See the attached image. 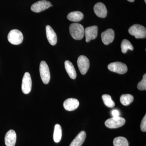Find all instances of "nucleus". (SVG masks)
Instances as JSON below:
<instances>
[{"mask_svg":"<svg viewBox=\"0 0 146 146\" xmlns=\"http://www.w3.org/2000/svg\"><path fill=\"white\" fill-rule=\"evenodd\" d=\"M70 32L71 36L76 40H80L83 38L84 35V29L81 24L72 23L70 25Z\"/></svg>","mask_w":146,"mask_h":146,"instance_id":"1","label":"nucleus"},{"mask_svg":"<svg viewBox=\"0 0 146 146\" xmlns=\"http://www.w3.org/2000/svg\"><path fill=\"white\" fill-rule=\"evenodd\" d=\"M128 31L131 35L134 36L136 39L146 38V29L141 25L138 24L133 25L130 27Z\"/></svg>","mask_w":146,"mask_h":146,"instance_id":"2","label":"nucleus"},{"mask_svg":"<svg viewBox=\"0 0 146 146\" xmlns=\"http://www.w3.org/2000/svg\"><path fill=\"white\" fill-rule=\"evenodd\" d=\"M9 42L13 45H19L23 40V35L20 31L13 29L9 32L7 36Z\"/></svg>","mask_w":146,"mask_h":146,"instance_id":"3","label":"nucleus"},{"mask_svg":"<svg viewBox=\"0 0 146 146\" xmlns=\"http://www.w3.org/2000/svg\"><path fill=\"white\" fill-rule=\"evenodd\" d=\"M39 72L43 83L48 84L50 79L49 68L45 61H42L39 65Z\"/></svg>","mask_w":146,"mask_h":146,"instance_id":"4","label":"nucleus"},{"mask_svg":"<svg viewBox=\"0 0 146 146\" xmlns=\"http://www.w3.org/2000/svg\"><path fill=\"white\" fill-rule=\"evenodd\" d=\"M124 118L121 117H116L108 119L106 121L105 125L107 127L110 129L117 128L121 127L125 124Z\"/></svg>","mask_w":146,"mask_h":146,"instance_id":"5","label":"nucleus"},{"mask_svg":"<svg viewBox=\"0 0 146 146\" xmlns=\"http://www.w3.org/2000/svg\"><path fill=\"white\" fill-rule=\"evenodd\" d=\"M108 70L111 72L123 74L127 71V67L124 63L120 62L110 63L108 66Z\"/></svg>","mask_w":146,"mask_h":146,"instance_id":"6","label":"nucleus"},{"mask_svg":"<svg viewBox=\"0 0 146 146\" xmlns=\"http://www.w3.org/2000/svg\"><path fill=\"white\" fill-rule=\"evenodd\" d=\"M51 3L48 1L42 0L33 4L31 7L32 11L35 13H39L45 10L51 6Z\"/></svg>","mask_w":146,"mask_h":146,"instance_id":"7","label":"nucleus"},{"mask_svg":"<svg viewBox=\"0 0 146 146\" xmlns=\"http://www.w3.org/2000/svg\"><path fill=\"white\" fill-rule=\"evenodd\" d=\"M77 64L79 70L82 74H85L89 70L90 66L89 59L85 56H80L78 59Z\"/></svg>","mask_w":146,"mask_h":146,"instance_id":"8","label":"nucleus"},{"mask_svg":"<svg viewBox=\"0 0 146 146\" xmlns=\"http://www.w3.org/2000/svg\"><path fill=\"white\" fill-rule=\"evenodd\" d=\"M32 80L30 74L29 72L25 73L22 84V90L25 94H29L32 89Z\"/></svg>","mask_w":146,"mask_h":146,"instance_id":"9","label":"nucleus"},{"mask_svg":"<svg viewBox=\"0 0 146 146\" xmlns=\"http://www.w3.org/2000/svg\"><path fill=\"white\" fill-rule=\"evenodd\" d=\"M98 34V27L96 26L88 27L84 29L86 41L89 42L96 38Z\"/></svg>","mask_w":146,"mask_h":146,"instance_id":"10","label":"nucleus"},{"mask_svg":"<svg viewBox=\"0 0 146 146\" xmlns=\"http://www.w3.org/2000/svg\"><path fill=\"white\" fill-rule=\"evenodd\" d=\"M115 32L112 29H109L103 32L101 34L102 40L105 45L112 43L115 38Z\"/></svg>","mask_w":146,"mask_h":146,"instance_id":"11","label":"nucleus"},{"mask_svg":"<svg viewBox=\"0 0 146 146\" xmlns=\"http://www.w3.org/2000/svg\"><path fill=\"white\" fill-rule=\"evenodd\" d=\"M94 11L96 15L100 18H104L107 14V10L104 4L98 3L94 7Z\"/></svg>","mask_w":146,"mask_h":146,"instance_id":"12","label":"nucleus"},{"mask_svg":"<svg viewBox=\"0 0 146 146\" xmlns=\"http://www.w3.org/2000/svg\"><path fill=\"white\" fill-rule=\"evenodd\" d=\"M46 30L47 38L49 43L52 46L56 44L57 42V35L54 30L49 25L46 26Z\"/></svg>","mask_w":146,"mask_h":146,"instance_id":"13","label":"nucleus"},{"mask_svg":"<svg viewBox=\"0 0 146 146\" xmlns=\"http://www.w3.org/2000/svg\"><path fill=\"white\" fill-rule=\"evenodd\" d=\"M16 134L15 131L11 129L6 134L5 142L6 146H15L16 142Z\"/></svg>","mask_w":146,"mask_h":146,"instance_id":"14","label":"nucleus"},{"mask_svg":"<svg viewBox=\"0 0 146 146\" xmlns=\"http://www.w3.org/2000/svg\"><path fill=\"white\" fill-rule=\"evenodd\" d=\"M79 106L78 100L75 98H69L63 103V107L68 111H73L76 109Z\"/></svg>","mask_w":146,"mask_h":146,"instance_id":"15","label":"nucleus"},{"mask_svg":"<svg viewBox=\"0 0 146 146\" xmlns=\"http://www.w3.org/2000/svg\"><path fill=\"white\" fill-rule=\"evenodd\" d=\"M86 138V132L84 131H81L73 140L70 146H81L85 141Z\"/></svg>","mask_w":146,"mask_h":146,"instance_id":"16","label":"nucleus"},{"mask_svg":"<svg viewBox=\"0 0 146 146\" xmlns=\"http://www.w3.org/2000/svg\"><path fill=\"white\" fill-rule=\"evenodd\" d=\"M65 70L70 78L72 79H75L77 74L72 63L69 60H66L65 62Z\"/></svg>","mask_w":146,"mask_h":146,"instance_id":"17","label":"nucleus"},{"mask_svg":"<svg viewBox=\"0 0 146 146\" xmlns=\"http://www.w3.org/2000/svg\"><path fill=\"white\" fill-rule=\"evenodd\" d=\"M84 18L83 13L79 11H73L69 13L67 18L69 21L74 22H78L81 21Z\"/></svg>","mask_w":146,"mask_h":146,"instance_id":"18","label":"nucleus"},{"mask_svg":"<svg viewBox=\"0 0 146 146\" xmlns=\"http://www.w3.org/2000/svg\"><path fill=\"white\" fill-rule=\"evenodd\" d=\"M62 138V129L60 125L56 124L54 126L53 139L56 143H59Z\"/></svg>","mask_w":146,"mask_h":146,"instance_id":"19","label":"nucleus"},{"mask_svg":"<svg viewBox=\"0 0 146 146\" xmlns=\"http://www.w3.org/2000/svg\"><path fill=\"white\" fill-rule=\"evenodd\" d=\"M134 98L131 94H123L120 97L121 103L124 106H128L133 102Z\"/></svg>","mask_w":146,"mask_h":146,"instance_id":"20","label":"nucleus"},{"mask_svg":"<svg viewBox=\"0 0 146 146\" xmlns=\"http://www.w3.org/2000/svg\"><path fill=\"white\" fill-rule=\"evenodd\" d=\"M113 143L114 146H129L127 139L122 136L115 138Z\"/></svg>","mask_w":146,"mask_h":146,"instance_id":"21","label":"nucleus"},{"mask_svg":"<svg viewBox=\"0 0 146 146\" xmlns=\"http://www.w3.org/2000/svg\"><path fill=\"white\" fill-rule=\"evenodd\" d=\"M121 49L123 53H126L128 50H133V47L131 43L127 39H123L121 44Z\"/></svg>","mask_w":146,"mask_h":146,"instance_id":"22","label":"nucleus"},{"mask_svg":"<svg viewBox=\"0 0 146 146\" xmlns=\"http://www.w3.org/2000/svg\"><path fill=\"white\" fill-rule=\"evenodd\" d=\"M102 98L105 105L108 107L112 108L115 106V102L112 100L111 96L110 95L104 94L102 96Z\"/></svg>","mask_w":146,"mask_h":146,"instance_id":"23","label":"nucleus"},{"mask_svg":"<svg viewBox=\"0 0 146 146\" xmlns=\"http://www.w3.org/2000/svg\"><path fill=\"white\" fill-rule=\"evenodd\" d=\"M137 88L140 90H146V74L144 75L143 80L138 83Z\"/></svg>","mask_w":146,"mask_h":146,"instance_id":"24","label":"nucleus"},{"mask_svg":"<svg viewBox=\"0 0 146 146\" xmlns=\"http://www.w3.org/2000/svg\"><path fill=\"white\" fill-rule=\"evenodd\" d=\"M141 130L143 132H145L146 131V115L144 116L141 124Z\"/></svg>","mask_w":146,"mask_h":146,"instance_id":"25","label":"nucleus"},{"mask_svg":"<svg viewBox=\"0 0 146 146\" xmlns=\"http://www.w3.org/2000/svg\"><path fill=\"white\" fill-rule=\"evenodd\" d=\"M111 114L112 117H119L120 115L119 111L117 110H113L111 112Z\"/></svg>","mask_w":146,"mask_h":146,"instance_id":"26","label":"nucleus"},{"mask_svg":"<svg viewBox=\"0 0 146 146\" xmlns=\"http://www.w3.org/2000/svg\"><path fill=\"white\" fill-rule=\"evenodd\" d=\"M128 1L130 2H133L134 1V0H127Z\"/></svg>","mask_w":146,"mask_h":146,"instance_id":"27","label":"nucleus"},{"mask_svg":"<svg viewBox=\"0 0 146 146\" xmlns=\"http://www.w3.org/2000/svg\"><path fill=\"white\" fill-rule=\"evenodd\" d=\"M145 3H146V0H145Z\"/></svg>","mask_w":146,"mask_h":146,"instance_id":"28","label":"nucleus"}]
</instances>
